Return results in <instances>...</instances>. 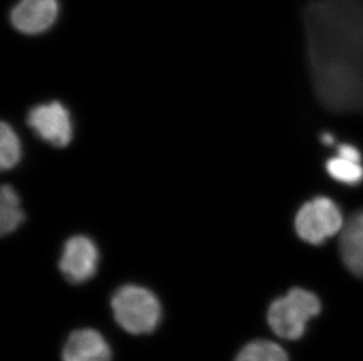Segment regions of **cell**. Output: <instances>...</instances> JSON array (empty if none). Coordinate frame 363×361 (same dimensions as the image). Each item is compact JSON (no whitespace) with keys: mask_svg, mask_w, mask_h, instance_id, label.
<instances>
[{"mask_svg":"<svg viewBox=\"0 0 363 361\" xmlns=\"http://www.w3.org/2000/svg\"><path fill=\"white\" fill-rule=\"evenodd\" d=\"M311 78L333 113L363 110V0H306L302 8Z\"/></svg>","mask_w":363,"mask_h":361,"instance_id":"1","label":"cell"},{"mask_svg":"<svg viewBox=\"0 0 363 361\" xmlns=\"http://www.w3.org/2000/svg\"><path fill=\"white\" fill-rule=\"evenodd\" d=\"M321 300L315 293L294 287L271 304L268 324L279 337L298 340L305 336L311 319L321 314Z\"/></svg>","mask_w":363,"mask_h":361,"instance_id":"2","label":"cell"},{"mask_svg":"<svg viewBox=\"0 0 363 361\" xmlns=\"http://www.w3.org/2000/svg\"><path fill=\"white\" fill-rule=\"evenodd\" d=\"M111 305L119 326L135 336L151 333L162 319L158 297L139 285H123L117 290Z\"/></svg>","mask_w":363,"mask_h":361,"instance_id":"3","label":"cell"},{"mask_svg":"<svg viewBox=\"0 0 363 361\" xmlns=\"http://www.w3.org/2000/svg\"><path fill=\"white\" fill-rule=\"evenodd\" d=\"M343 215L332 198L318 196L306 202L295 216V231L303 242L321 246L343 229Z\"/></svg>","mask_w":363,"mask_h":361,"instance_id":"4","label":"cell"},{"mask_svg":"<svg viewBox=\"0 0 363 361\" xmlns=\"http://www.w3.org/2000/svg\"><path fill=\"white\" fill-rule=\"evenodd\" d=\"M28 125L41 140L55 148H64L72 141L71 115L59 101L44 103L31 109L28 113Z\"/></svg>","mask_w":363,"mask_h":361,"instance_id":"5","label":"cell"},{"mask_svg":"<svg viewBox=\"0 0 363 361\" xmlns=\"http://www.w3.org/2000/svg\"><path fill=\"white\" fill-rule=\"evenodd\" d=\"M99 264L96 243L86 236H73L62 249L59 269L69 283L82 284L92 280Z\"/></svg>","mask_w":363,"mask_h":361,"instance_id":"6","label":"cell"},{"mask_svg":"<svg viewBox=\"0 0 363 361\" xmlns=\"http://www.w3.org/2000/svg\"><path fill=\"white\" fill-rule=\"evenodd\" d=\"M58 14V0H21L11 12V23L21 33L40 35L55 25Z\"/></svg>","mask_w":363,"mask_h":361,"instance_id":"7","label":"cell"},{"mask_svg":"<svg viewBox=\"0 0 363 361\" xmlns=\"http://www.w3.org/2000/svg\"><path fill=\"white\" fill-rule=\"evenodd\" d=\"M62 361H112L110 345L103 334L92 328L71 333L62 348Z\"/></svg>","mask_w":363,"mask_h":361,"instance_id":"8","label":"cell"},{"mask_svg":"<svg viewBox=\"0 0 363 361\" xmlns=\"http://www.w3.org/2000/svg\"><path fill=\"white\" fill-rule=\"evenodd\" d=\"M25 219L21 198L11 185H3L0 194V231L5 236L16 231Z\"/></svg>","mask_w":363,"mask_h":361,"instance_id":"9","label":"cell"},{"mask_svg":"<svg viewBox=\"0 0 363 361\" xmlns=\"http://www.w3.org/2000/svg\"><path fill=\"white\" fill-rule=\"evenodd\" d=\"M325 167L329 178L339 183L355 187L363 182L362 162L336 155L325 161Z\"/></svg>","mask_w":363,"mask_h":361,"instance_id":"10","label":"cell"},{"mask_svg":"<svg viewBox=\"0 0 363 361\" xmlns=\"http://www.w3.org/2000/svg\"><path fill=\"white\" fill-rule=\"evenodd\" d=\"M235 361H289L287 352L269 340L250 341L238 353Z\"/></svg>","mask_w":363,"mask_h":361,"instance_id":"11","label":"cell"},{"mask_svg":"<svg viewBox=\"0 0 363 361\" xmlns=\"http://www.w3.org/2000/svg\"><path fill=\"white\" fill-rule=\"evenodd\" d=\"M21 157V141L13 128L6 122L0 128V166L4 171L16 167Z\"/></svg>","mask_w":363,"mask_h":361,"instance_id":"12","label":"cell"},{"mask_svg":"<svg viewBox=\"0 0 363 361\" xmlns=\"http://www.w3.org/2000/svg\"><path fill=\"white\" fill-rule=\"evenodd\" d=\"M337 155L350 160L362 162V154L357 146L352 144H341L337 147Z\"/></svg>","mask_w":363,"mask_h":361,"instance_id":"13","label":"cell"},{"mask_svg":"<svg viewBox=\"0 0 363 361\" xmlns=\"http://www.w3.org/2000/svg\"><path fill=\"white\" fill-rule=\"evenodd\" d=\"M347 224L353 227L363 237V209L355 212L354 215L350 216V219L347 222Z\"/></svg>","mask_w":363,"mask_h":361,"instance_id":"14","label":"cell"},{"mask_svg":"<svg viewBox=\"0 0 363 361\" xmlns=\"http://www.w3.org/2000/svg\"><path fill=\"white\" fill-rule=\"evenodd\" d=\"M321 142L325 146H333L334 142H335V139L333 137L332 133H328V132H325V133L321 134Z\"/></svg>","mask_w":363,"mask_h":361,"instance_id":"15","label":"cell"}]
</instances>
